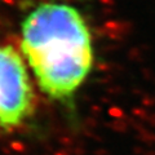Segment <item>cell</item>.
I'll list each match as a JSON object with an SVG mask.
<instances>
[{"instance_id": "cell-2", "label": "cell", "mask_w": 155, "mask_h": 155, "mask_svg": "<svg viewBox=\"0 0 155 155\" xmlns=\"http://www.w3.org/2000/svg\"><path fill=\"white\" fill-rule=\"evenodd\" d=\"M36 97L21 54L0 44V128L22 125L35 113Z\"/></svg>"}, {"instance_id": "cell-1", "label": "cell", "mask_w": 155, "mask_h": 155, "mask_svg": "<svg viewBox=\"0 0 155 155\" xmlns=\"http://www.w3.org/2000/svg\"><path fill=\"white\" fill-rule=\"evenodd\" d=\"M21 49L39 88L49 98L69 101L93 66L92 36L75 7L43 3L22 22Z\"/></svg>"}]
</instances>
